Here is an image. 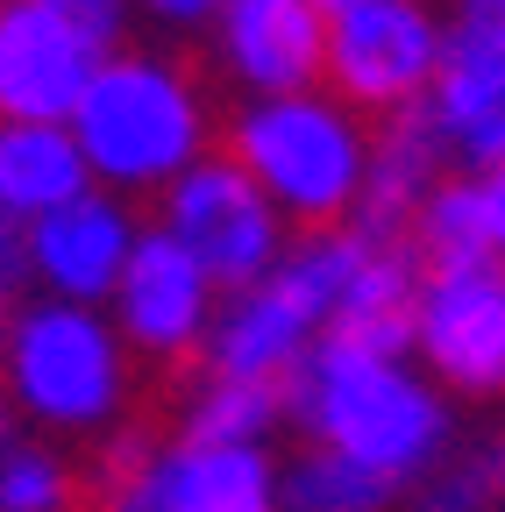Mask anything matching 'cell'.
Listing matches in <instances>:
<instances>
[{
  "label": "cell",
  "mask_w": 505,
  "mask_h": 512,
  "mask_svg": "<svg viewBox=\"0 0 505 512\" xmlns=\"http://www.w3.org/2000/svg\"><path fill=\"white\" fill-rule=\"evenodd\" d=\"M477 200H484V242H491V264H505V164L477 178Z\"/></svg>",
  "instance_id": "ffe728a7"
},
{
  "label": "cell",
  "mask_w": 505,
  "mask_h": 512,
  "mask_svg": "<svg viewBox=\"0 0 505 512\" xmlns=\"http://www.w3.org/2000/svg\"><path fill=\"white\" fill-rule=\"evenodd\" d=\"M129 249H136V228H129V207H114V200H72V207H57L29 228V271L50 285V292H65L72 306L100 299L121 285V264H129Z\"/></svg>",
  "instance_id": "8fae6325"
},
{
  "label": "cell",
  "mask_w": 505,
  "mask_h": 512,
  "mask_svg": "<svg viewBox=\"0 0 505 512\" xmlns=\"http://www.w3.org/2000/svg\"><path fill=\"white\" fill-rule=\"evenodd\" d=\"M413 256L420 271H470L491 264V242H484V200H477V178H441L427 192V207L413 214Z\"/></svg>",
  "instance_id": "5bb4252c"
},
{
  "label": "cell",
  "mask_w": 505,
  "mask_h": 512,
  "mask_svg": "<svg viewBox=\"0 0 505 512\" xmlns=\"http://www.w3.org/2000/svg\"><path fill=\"white\" fill-rule=\"evenodd\" d=\"M143 8H150L157 22H207V15L228 8V0H143Z\"/></svg>",
  "instance_id": "44dd1931"
},
{
  "label": "cell",
  "mask_w": 505,
  "mask_h": 512,
  "mask_svg": "<svg viewBox=\"0 0 505 512\" xmlns=\"http://www.w3.org/2000/svg\"><path fill=\"white\" fill-rule=\"evenodd\" d=\"M100 43L57 15V0H8L0 8V121H65L93 72H100Z\"/></svg>",
  "instance_id": "ba28073f"
},
{
  "label": "cell",
  "mask_w": 505,
  "mask_h": 512,
  "mask_svg": "<svg viewBox=\"0 0 505 512\" xmlns=\"http://www.w3.org/2000/svg\"><path fill=\"white\" fill-rule=\"evenodd\" d=\"M0 384L43 427H107L136 399V356L86 306H29L0 335Z\"/></svg>",
  "instance_id": "277c9868"
},
{
  "label": "cell",
  "mask_w": 505,
  "mask_h": 512,
  "mask_svg": "<svg viewBox=\"0 0 505 512\" xmlns=\"http://www.w3.org/2000/svg\"><path fill=\"white\" fill-rule=\"evenodd\" d=\"M463 15H477V22H491L505 36V0H463Z\"/></svg>",
  "instance_id": "7402d4cb"
},
{
  "label": "cell",
  "mask_w": 505,
  "mask_h": 512,
  "mask_svg": "<svg viewBox=\"0 0 505 512\" xmlns=\"http://www.w3.org/2000/svg\"><path fill=\"white\" fill-rule=\"evenodd\" d=\"M0 434H8V406H0Z\"/></svg>",
  "instance_id": "484cf974"
},
{
  "label": "cell",
  "mask_w": 505,
  "mask_h": 512,
  "mask_svg": "<svg viewBox=\"0 0 505 512\" xmlns=\"http://www.w3.org/2000/svg\"><path fill=\"white\" fill-rule=\"evenodd\" d=\"M292 406L313 420L321 448L363 463L370 477H420L434 463L449 413L420 377H406L392 356H370L349 342H321L299 370H292Z\"/></svg>",
  "instance_id": "6da1fadb"
},
{
  "label": "cell",
  "mask_w": 505,
  "mask_h": 512,
  "mask_svg": "<svg viewBox=\"0 0 505 512\" xmlns=\"http://www.w3.org/2000/svg\"><path fill=\"white\" fill-rule=\"evenodd\" d=\"M0 512H72V463L43 448H0Z\"/></svg>",
  "instance_id": "e0dca14e"
},
{
  "label": "cell",
  "mask_w": 505,
  "mask_h": 512,
  "mask_svg": "<svg viewBox=\"0 0 505 512\" xmlns=\"http://www.w3.org/2000/svg\"><path fill=\"white\" fill-rule=\"evenodd\" d=\"M491 477H498V491H505V441L491 448Z\"/></svg>",
  "instance_id": "cb8c5ba5"
},
{
  "label": "cell",
  "mask_w": 505,
  "mask_h": 512,
  "mask_svg": "<svg viewBox=\"0 0 505 512\" xmlns=\"http://www.w3.org/2000/svg\"><path fill=\"white\" fill-rule=\"evenodd\" d=\"M221 157L242 164L264 200L285 207L306 235H335V221H349L363 200L370 128L335 100L292 93V100H264V107L235 114Z\"/></svg>",
  "instance_id": "3957f363"
},
{
  "label": "cell",
  "mask_w": 505,
  "mask_h": 512,
  "mask_svg": "<svg viewBox=\"0 0 505 512\" xmlns=\"http://www.w3.org/2000/svg\"><path fill=\"white\" fill-rule=\"evenodd\" d=\"M121 512H278V477L257 448L178 441V456H164Z\"/></svg>",
  "instance_id": "7c38bea8"
},
{
  "label": "cell",
  "mask_w": 505,
  "mask_h": 512,
  "mask_svg": "<svg viewBox=\"0 0 505 512\" xmlns=\"http://www.w3.org/2000/svg\"><path fill=\"white\" fill-rule=\"evenodd\" d=\"M221 57L264 100H292L299 86L321 79L328 29L313 15V0H228L221 8Z\"/></svg>",
  "instance_id": "30bf717a"
},
{
  "label": "cell",
  "mask_w": 505,
  "mask_h": 512,
  "mask_svg": "<svg viewBox=\"0 0 505 512\" xmlns=\"http://www.w3.org/2000/svg\"><path fill=\"white\" fill-rule=\"evenodd\" d=\"M385 505H392V484L370 477L349 456H335V448L299 456L285 477V512H385Z\"/></svg>",
  "instance_id": "2e32d148"
},
{
  "label": "cell",
  "mask_w": 505,
  "mask_h": 512,
  "mask_svg": "<svg viewBox=\"0 0 505 512\" xmlns=\"http://www.w3.org/2000/svg\"><path fill=\"white\" fill-rule=\"evenodd\" d=\"M441 64V29L427 15V0H356L349 15L328 22V64L335 93L349 114L385 121L399 107H420Z\"/></svg>",
  "instance_id": "8992f818"
},
{
  "label": "cell",
  "mask_w": 505,
  "mask_h": 512,
  "mask_svg": "<svg viewBox=\"0 0 505 512\" xmlns=\"http://www.w3.org/2000/svg\"><path fill=\"white\" fill-rule=\"evenodd\" d=\"M57 15H72V22H79L100 50L121 36V0H57Z\"/></svg>",
  "instance_id": "d6986e66"
},
{
  "label": "cell",
  "mask_w": 505,
  "mask_h": 512,
  "mask_svg": "<svg viewBox=\"0 0 505 512\" xmlns=\"http://www.w3.org/2000/svg\"><path fill=\"white\" fill-rule=\"evenodd\" d=\"M413 342L456 392H505V271L470 264V271H427Z\"/></svg>",
  "instance_id": "9c48e42d"
},
{
  "label": "cell",
  "mask_w": 505,
  "mask_h": 512,
  "mask_svg": "<svg viewBox=\"0 0 505 512\" xmlns=\"http://www.w3.org/2000/svg\"><path fill=\"white\" fill-rule=\"evenodd\" d=\"M121 342L143 356L150 392H178L193 356L207 349V271L185 256L164 228L136 235L129 264H121Z\"/></svg>",
  "instance_id": "52a82bcc"
},
{
  "label": "cell",
  "mask_w": 505,
  "mask_h": 512,
  "mask_svg": "<svg viewBox=\"0 0 505 512\" xmlns=\"http://www.w3.org/2000/svg\"><path fill=\"white\" fill-rule=\"evenodd\" d=\"M498 498V477H491V456H463L456 470H441L413 512H484Z\"/></svg>",
  "instance_id": "ac0fdd59"
},
{
  "label": "cell",
  "mask_w": 505,
  "mask_h": 512,
  "mask_svg": "<svg viewBox=\"0 0 505 512\" xmlns=\"http://www.w3.org/2000/svg\"><path fill=\"white\" fill-rule=\"evenodd\" d=\"M86 157L72 143V128L50 121H0V214L8 221H43L57 207L86 200Z\"/></svg>",
  "instance_id": "4fadbf2b"
},
{
  "label": "cell",
  "mask_w": 505,
  "mask_h": 512,
  "mask_svg": "<svg viewBox=\"0 0 505 512\" xmlns=\"http://www.w3.org/2000/svg\"><path fill=\"white\" fill-rule=\"evenodd\" d=\"M0 8H8V0H0Z\"/></svg>",
  "instance_id": "4316f807"
},
{
  "label": "cell",
  "mask_w": 505,
  "mask_h": 512,
  "mask_svg": "<svg viewBox=\"0 0 505 512\" xmlns=\"http://www.w3.org/2000/svg\"><path fill=\"white\" fill-rule=\"evenodd\" d=\"M164 235L207 271V285L228 292H249L278 271V214L228 157H200L164 185Z\"/></svg>",
  "instance_id": "5b68a950"
},
{
  "label": "cell",
  "mask_w": 505,
  "mask_h": 512,
  "mask_svg": "<svg viewBox=\"0 0 505 512\" xmlns=\"http://www.w3.org/2000/svg\"><path fill=\"white\" fill-rule=\"evenodd\" d=\"M72 143L107 185H171L200 164L207 143V93L171 57H107L86 100L72 107Z\"/></svg>",
  "instance_id": "7a4b0ae2"
},
{
  "label": "cell",
  "mask_w": 505,
  "mask_h": 512,
  "mask_svg": "<svg viewBox=\"0 0 505 512\" xmlns=\"http://www.w3.org/2000/svg\"><path fill=\"white\" fill-rule=\"evenodd\" d=\"M8 292H15V278H8V271H0V299H8Z\"/></svg>",
  "instance_id": "d4e9b609"
},
{
  "label": "cell",
  "mask_w": 505,
  "mask_h": 512,
  "mask_svg": "<svg viewBox=\"0 0 505 512\" xmlns=\"http://www.w3.org/2000/svg\"><path fill=\"white\" fill-rule=\"evenodd\" d=\"M292 406V377L285 384H235L207 377V392L185 399V441H214V448H249L278 413Z\"/></svg>",
  "instance_id": "9a60e30c"
},
{
  "label": "cell",
  "mask_w": 505,
  "mask_h": 512,
  "mask_svg": "<svg viewBox=\"0 0 505 512\" xmlns=\"http://www.w3.org/2000/svg\"><path fill=\"white\" fill-rule=\"evenodd\" d=\"M349 8H356V0H313V15H328V22H335V15H349Z\"/></svg>",
  "instance_id": "603a6c76"
}]
</instances>
